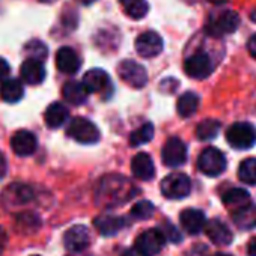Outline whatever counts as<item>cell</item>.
I'll return each mask as SVG.
<instances>
[{
  "instance_id": "19",
  "label": "cell",
  "mask_w": 256,
  "mask_h": 256,
  "mask_svg": "<svg viewBox=\"0 0 256 256\" xmlns=\"http://www.w3.org/2000/svg\"><path fill=\"white\" fill-rule=\"evenodd\" d=\"M180 222L184 228L186 232L192 234V235H196L199 234L206 220H205V214L200 211V210H194V208H188V210H184L180 216Z\"/></svg>"
},
{
  "instance_id": "2",
  "label": "cell",
  "mask_w": 256,
  "mask_h": 256,
  "mask_svg": "<svg viewBox=\"0 0 256 256\" xmlns=\"http://www.w3.org/2000/svg\"><path fill=\"white\" fill-rule=\"evenodd\" d=\"M226 140L234 150H250L256 144V128L248 122H235L228 128Z\"/></svg>"
},
{
  "instance_id": "29",
  "label": "cell",
  "mask_w": 256,
  "mask_h": 256,
  "mask_svg": "<svg viewBox=\"0 0 256 256\" xmlns=\"http://www.w3.org/2000/svg\"><path fill=\"white\" fill-rule=\"evenodd\" d=\"M220 132V122L214 119H205L196 126V138L199 140H211L217 138Z\"/></svg>"
},
{
  "instance_id": "38",
  "label": "cell",
  "mask_w": 256,
  "mask_h": 256,
  "mask_svg": "<svg viewBox=\"0 0 256 256\" xmlns=\"http://www.w3.org/2000/svg\"><path fill=\"white\" fill-rule=\"evenodd\" d=\"M5 244H6V234H5V230L2 228H0V253L4 252Z\"/></svg>"
},
{
  "instance_id": "41",
  "label": "cell",
  "mask_w": 256,
  "mask_h": 256,
  "mask_svg": "<svg viewBox=\"0 0 256 256\" xmlns=\"http://www.w3.org/2000/svg\"><path fill=\"white\" fill-rule=\"evenodd\" d=\"M210 4H212V5H223V4H226L228 0H208Z\"/></svg>"
},
{
  "instance_id": "40",
  "label": "cell",
  "mask_w": 256,
  "mask_h": 256,
  "mask_svg": "<svg viewBox=\"0 0 256 256\" xmlns=\"http://www.w3.org/2000/svg\"><path fill=\"white\" fill-rule=\"evenodd\" d=\"M124 256H142L136 248H133V250H128V252H125V254Z\"/></svg>"
},
{
  "instance_id": "11",
  "label": "cell",
  "mask_w": 256,
  "mask_h": 256,
  "mask_svg": "<svg viewBox=\"0 0 256 256\" xmlns=\"http://www.w3.org/2000/svg\"><path fill=\"white\" fill-rule=\"evenodd\" d=\"M136 50H138V54L142 58H146V59L156 58L163 50V40L157 32H152V30L144 32L136 40Z\"/></svg>"
},
{
  "instance_id": "43",
  "label": "cell",
  "mask_w": 256,
  "mask_h": 256,
  "mask_svg": "<svg viewBox=\"0 0 256 256\" xmlns=\"http://www.w3.org/2000/svg\"><path fill=\"white\" fill-rule=\"evenodd\" d=\"M42 4H53V2H56V0H41Z\"/></svg>"
},
{
  "instance_id": "42",
  "label": "cell",
  "mask_w": 256,
  "mask_h": 256,
  "mask_svg": "<svg viewBox=\"0 0 256 256\" xmlns=\"http://www.w3.org/2000/svg\"><path fill=\"white\" fill-rule=\"evenodd\" d=\"M80 4H83V5H92L94 2H96V0H78Z\"/></svg>"
},
{
  "instance_id": "5",
  "label": "cell",
  "mask_w": 256,
  "mask_h": 256,
  "mask_svg": "<svg viewBox=\"0 0 256 256\" xmlns=\"http://www.w3.org/2000/svg\"><path fill=\"white\" fill-rule=\"evenodd\" d=\"M192 192V181L186 174L175 172L162 181V193L168 199H182Z\"/></svg>"
},
{
  "instance_id": "8",
  "label": "cell",
  "mask_w": 256,
  "mask_h": 256,
  "mask_svg": "<svg viewBox=\"0 0 256 256\" xmlns=\"http://www.w3.org/2000/svg\"><path fill=\"white\" fill-rule=\"evenodd\" d=\"M118 74L128 86L134 89H142L148 83L146 70L134 60L120 62V65L118 66Z\"/></svg>"
},
{
  "instance_id": "23",
  "label": "cell",
  "mask_w": 256,
  "mask_h": 256,
  "mask_svg": "<svg viewBox=\"0 0 256 256\" xmlns=\"http://www.w3.org/2000/svg\"><path fill=\"white\" fill-rule=\"evenodd\" d=\"M68 108L62 102H52L44 113V120L48 128H60L68 120Z\"/></svg>"
},
{
  "instance_id": "1",
  "label": "cell",
  "mask_w": 256,
  "mask_h": 256,
  "mask_svg": "<svg viewBox=\"0 0 256 256\" xmlns=\"http://www.w3.org/2000/svg\"><path fill=\"white\" fill-rule=\"evenodd\" d=\"M138 193L136 187L124 176H104L96 187V202L104 206H119L130 200Z\"/></svg>"
},
{
  "instance_id": "28",
  "label": "cell",
  "mask_w": 256,
  "mask_h": 256,
  "mask_svg": "<svg viewBox=\"0 0 256 256\" xmlns=\"http://www.w3.org/2000/svg\"><path fill=\"white\" fill-rule=\"evenodd\" d=\"M119 4L125 14L134 20H140L148 14V2L146 0H119Z\"/></svg>"
},
{
  "instance_id": "21",
  "label": "cell",
  "mask_w": 256,
  "mask_h": 256,
  "mask_svg": "<svg viewBox=\"0 0 256 256\" xmlns=\"http://www.w3.org/2000/svg\"><path fill=\"white\" fill-rule=\"evenodd\" d=\"M232 220L242 230L256 228V205L248 202L244 206L232 211Z\"/></svg>"
},
{
  "instance_id": "37",
  "label": "cell",
  "mask_w": 256,
  "mask_h": 256,
  "mask_svg": "<svg viewBox=\"0 0 256 256\" xmlns=\"http://www.w3.org/2000/svg\"><path fill=\"white\" fill-rule=\"evenodd\" d=\"M247 253L248 256H256V236H253L247 244Z\"/></svg>"
},
{
  "instance_id": "31",
  "label": "cell",
  "mask_w": 256,
  "mask_h": 256,
  "mask_svg": "<svg viewBox=\"0 0 256 256\" xmlns=\"http://www.w3.org/2000/svg\"><path fill=\"white\" fill-rule=\"evenodd\" d=\"M154 138V125L146 122L142 126H139L138 130H134L130 136V145L132 146H139L144 144L151 142Z\"/></svg>"
},
{
  "instance_id": "34",
  "label": "cell",
  "mask_w": 256,
  "mask_h": 256,
  "mask_svg": "<svg viewBox=\"0 0 256 256\" xmlns=\"http://www.w3.org/2000/svg\"><path fill=\"white\" fill-rule=\"evenodd\" d=\"M163 234H164V236H166V238H169V240H170V241H174V242H180V241H181V235H180V232H178L172 224H166V228H164Z\"/></svg>"
},
{
  "instance_id": "35",
  "label": "cell",
  "mask_w": 256,
  "mask_h": 256,
  "mask_svg": "<svg viewBox=\"0 0 256 256\" xmlns=\"http://www.w3.org/2000/svg\"><path fill=\"white\" fill-rule=\"evenodd\" d=\"M10 72H11V68H10L8 62L0 58V82H4L5 78H8Z\"/></svg>"
},
{
  "instance_id": "30",
  "label": "cell",
  "mask_w": 256,
  "mask_h": 256,
  "mask_svg": "<svg viewBox=\"0 0 256 256\" xmlns=\"http://www.w3.org/2000/svg\"><path fill=\"white\" fill-rule=\"evenodd\" d=\"M238 178L248 186H256V158L250 157L241 162L238 168Z\"/></svg>"
},
{
  "instance_id": "26",
  "label": "cell",
  "mask_w": 256,
  "mask_h": 256,
  "mask_svg": "<svg viewBox=\"0 0 256 256\" xmlns=\"http://www.w3.org/2000/svg\"><path fill=\"white\" fill-rule=\"evenodd\" d=\"M199 107V96L194 92H186L178 98L176 110L181 118H190L196 113Z\"/></svg>"
},
{
  "instance_id": "15",
  "label": "cell",
  "mask_w": 256,
  "mask_h": 256,
  "mask_svg": "<svg viewBox=\"0 0 256 256\" xmlns=\"http://www.w3.org/2000/svg\"><path fill=\"white\" fill-rule=\"evenodd\" d=\"M82 60L76 50L71 47H62L56 53V66L64 74H74L80 70Z\"/></svg>"
},
{
  "instance_id": "22",
  "label": "cell",
  "mask_w": 256,
  "mask_h": 256,
  "mask_svg": "<svg viewBox=\"0 0 256 256\" xmlns=\"http://www.w3.org/2000/svg\"><path fill=\"white\" fill-rule=\"evenodd\" d=\"M94 224L96 228V230L106 236L114 235L118 234L124 226H125V220L122 217L118 216H110V214H102L100 217H96L94 220Z\"/></svg>"
},
{
  "instance_id": "12",
  "label": "cell",
  "mask_w": 256,
  "mask_h": 256,
  "mask_svg": "<svg viewBox=\"0 0 256 256\" xmlns=\"http://www.w3.org/2000/svg\"><path fill=\"white\" fill-rule=\"evenodd\" d=\"M64 244L71 252H82L90 244V235L86 226L74 224L64 235Z\"/></svg>"
},
{
  "instance_id": "14",
  "label": "cell",
  "mask_w": 256,
  "mask_h": 256,
  "mask_svg": "<svg viewBox=\"0 0 256 256\" xmlns=\"http://www.w3.org/2000/svg\"><path fill=\"white\" fill-rule=\"evenodd\" d=\"M38 142L36 138L26 130H20L14 134V138L11 139V148L12 151L20 156V157H28L32 156L36 151Z\"/></svg>"
},
{
  "instance_id": "7",
  "label": "cell",
  "mask_w": 256,
  "mask_h": 256,
  "mask_svg": "<svg viewBox=\"0 0 256 256\" xmlns=\"http://www.w3.org/2000/svg\"><path fill=\"white\" fill-rule=\"evenodd\" d=\"M166 244V236L160 229H148L142 232L134 244V248L142 256H156Z\"/></svg>"
},
{
  "instance_id": "39",
  "label": "cell",
  "mask_w": 256,
  "mask_h": 256,
  "mask_svg": "<svg viewBox=\"0 0 256 256\" xmlns=\"http://www.w3.org/2000/svg\"><path fill=\"white\" fill-rule=\"evenodd\" d=\"M5 172H6V162H5V157L0 154V178L5 176Z\"/></svg>"
},
{
  "instance_id": "3",
  "label": "cell",
  "mask_w": 256,
  "mask_h": 256,
  "mask_svg": "<svg viewBox=\"0 0 256 256\" xmlns=\"http://www.w3.org/2000/svg\"><path fill=\"white\" fill-rule=\"evenodd\" d=\"M66 133L71 139L83 145H92L100 140L98 128L86 118H74L68 125Z\"/></svg>"
},
{
  "instance_id": "33",
  "label": "cell",
  "mask_w": 256,
  "mask_h": 256,
  "mask_svg": "<svg viewBox=\"0 0 256 256\" xmlns=\"http://www.w3.org/2000/svg\"><path fill=\"white\" fill-rule=\"evenodd\" d=\"M154 211H156V206L150 200H140L132 208V216L138 220H146L152 217Z\"/></svg>"
},
{
  "instance_id": "20",
  "label": "cell",
  "mask_w": 256,
  "mask_h": 256,
  "mask_svg": "<svg viewBox=\"0 0 256 256\" xmlns=\"http://www.w3.org/2000/svg\"><path fill=\"white\" fill-rule=\"evenodd\" d=\"M83 86L86 88V90L89 94H96V92H102L106 88H108L110 84V78L107 76V72L104 70L95 68V70H89L84 77H83Z\"/></svg>"
},
{
  "instance_id": "6",
  "label": "cell",
  "mask_w": 256,
  "mask_h": 256,
  "mask_svg": "<svg viewBox=\"0 0 256 256\" xmlns=\"http://www.w3.org/2000/svg\"><path fill=\"white\" fill-rule=\"evenodd\" d=\"M240 26V16L234 11H223L217 16H212L206 24V32L216 38L223 35L234 34Z\"/></svg>"
},
{
  "instance_id": "32",
  "label": "cell",
  "mask_w": 256,
  "mask_h": 256,
  "mask_svg": "<svg viewBox=\"0 0 256 256\" xmlns=\"http://www.w3.org/2000/svg\"><path fill=\"white\" fill-rule=\"evenodd\" d=\"M24 53L29 56V59H36V60H44L48 54L47 46L40 41V40H32L24 46Z\"/></svg>"
},
{
  "instance_id": "16",
  "label": "cell",
  "mask_w": 256,
  "mask_h": 256,
  "mask_svg": "<svg viewBox=\"0 0 256 256\" xmlns=\"http://www.w3.org/2000/svg\"><path fill=\"white\" fill-rule=\"evenodd\" d=\"M20 74L22 78L28 83V84H40L44 82L46 78V68L42 65L41 60L36 59H26L20 68Z\"/></svg>"
},
{
  "instance_id": "10",
  "label": "cell",
  "mask_w": 256,
  "mask_h": 256,
  "mask_svg": "<svg viewBox=\"0 0 256 256\" xmlns=\"http://www.w3.org/2000/svg\"><path fill=\"white\" fill-rule=\"evenodd\" d=\"M184 71L188 77L196 78V80H202L206 78L211 71H212V62L211 58L206 53H194L190 58L186 59L184 64Z\"/></svg>"
},
{
  "instance_id": "13",
  "label": "cell",
  "mask_w": 256,
  "mask_h": 256,
  "mask_svg": "<svg viewBox=\"0 0 256 256\" xmlns=\"http://www.w3.org/2000/svg\"><path fill=\"white\" fill-rule=\"evenodd\" d=\"M204 229L206 232V236L217 246H228L232 242L234 236H232L230 229L228 228V224H224L218 218H212V220L206 222Z\"/></svg>"
},
{
  "instance_id": "27",
  "label": "cell",
  "mask_w": 256,
  "mask_h": 256,
  "mask_svg": "<svg viewBox=\"0 0 256 256\" xmlns=\"http://www.w3.org/2000/svg\"><path fill=\"white\" fill-rule=\"evenodd\" d=\"M248 202H250V194L244 188H230L223 194V204L230 211H235V210L244 206Z\"/></svg>"
},
{
  "instance_id": "17",
  "label": "cell",
  "mask_w": 256,
  "mask_h": 256,
  "mask_svg": "<svg viewBox=\"0 0 256 256\" xmlns=\"http://www.w3.org/2000/svg\"><path fill=\"white\" fill-rule=\"evenodd\" d=\"M34 198V192L29 186L26 184H11L5 193H4V200L6 205L10 206H17V205H23L28 204L30 199Z\"/></svg>"
},
{
  "instance_id": "9",
  "label": "cell",
  "mask_w": 256,
  "mask_h": 256,
  "mask_svg": "<svg viewBox=\"0 0 256 256\" xmlns=\"http://www.w3.org/2000/svg\"><path fill=\"white\" fill-rule=\"evenodd\" d=\"M162 160L169 168H180L187 162V146L178 138H170L162 151Z\"/></svg>"
},
{
  "instance_id": "18",
  "label": "cell",
  "mask_w": 256,
  "mask_h": 256,
  "mask_svg": "<svg viewBox=\"0 0 256 256\" xmlns=\"http://www.w3.org/2000/svg\"><path fill=\"white\" fill-rule=\"evenodd\" d=\"M132 170H133V175L142 181H150L156 175L154 162L145 152H139L138 156H134V158L132 162Z\"/></svg>"
},
{
  "instance_id": "25",
  "label": "cell",
  "mask_w": 256,
  "mask_h": 256,
  "mask_svg": "<svg viewBox=\"0 0 256 256\" xmlns=\"http://www.w3.org/2000/svg\"><path fill=\"white\" fill-rule=\"evenodd\" d=\"M62 94H64V98L70 104H74V106L84 104L86 100H88V95H89V92L86 90L83 83L76 82V80L74 82H66L64 89H62Z\"/></svg>"
},
{
  "instance_id": "44",
  "label": "cell",
  "mask_w": 256,
  "mask_h": 256,
  "mask_svg": "<svg viewBox=\"0 0 256 256\" xmlns=\"http://www.w3.org/2000/svg\"><path fill=\"white\" fill-rule=\"evenodd\" d=\"M214 256H232V254H228V253H216Z\"/></svg>"
},
{
  "instance_id": "4",
  "label": "cell",
  "mask_w": 256,
  "mask_h": 256,
  "mask_svg": "<svg viewBox=\"0 0 256 256\" xmlns=\"http://www.w3.org/2000/svg\"><path fill=\"white\" fill-rule=\"evenodd\" d=\"M198 168L206 176H218L226 169V158L220 150L210 146L200 152L198 158Z\"/></svg>"
},
{
  "instance_id": "36",
  "label": "cell",
  "mask_w": 256,
  "mask_h": 256,
  "mask_svg": "<svg viewBox=\"0 0 256 256\" xmlns=\"http://www.w3.org/2000/svg\"><path fill=\"white\" fill-rule=\"evenodd\" d=\"M247 50H248L250 56H252L253 59H256V34L248 40V42H247Z\"/></svg>"
},
{
  "instance_id": "24",
  "label": "cell",
  "mask_w": 256,
  "mask_h": 256,
  "mask_svg": "<svg viewBox=\"0 0 256 256\" xmlns=\"http://www.w3.org/2000/svg\"><path fill=\"white\" fill-rule=\"evenodd\" d=\"M24 95L23 83L17 78H5L0 84V96L6 102H18Z\"/></svg>"
}]
</instances>
